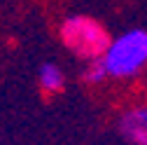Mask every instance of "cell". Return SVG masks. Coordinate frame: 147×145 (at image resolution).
<instances>
[{
	"instance_id": "cell-5",
	"label": "cell",
	"mask_w": 147,
	"mask_h": 145,
	"mask_svg": "<svg viewBox=\"0 0 147 145\" xmlns=\"http://www.w3.org/2000/svg\"><path fill=\"white\" fill-rule=\"evenodd\" d=\"M105 77H107V75H105V68H103L100 59H94L91 66L84 70V80H86L89 84H98V82H103Z\"/></svg>"
},
{
	"instance_id": "cell-4",
	"label": "cell",
	"mask_w": 147,
	"mask_h": 145,
	"mask_svg": "<svg viewBox=\"0 0 147 145\" xmlns=\"http://www.w3.org/2000/svg\"><path fill=\"white\" fill-rule=\"evenodd\" d=\"M38 80H40V87L45 91H49V94L61 91L63 84H65V75H63V70L56 63H45L40 68V72H38Z\"/></svg>"
},
{
	"instance_id": "cell-2",
	"label": "cell",
	"mask_w": 147,
	"mask_h": 145,
	"mask_svg": "<svg viewBox=\"0 0 147 145\" xmlns=\"http://www.w3.org/2000/svg\"><path fill=\"white\" fill-rule=\"evenodd\" d=\"M61 38L70 51L82 59H100L110 45V35L91 16H70L61 26Z\"/></svg>"
},
{
	"instance_id": "cell-3",
	"label": "cell",
	"mask_w": 147,
	"mask_h": 145,
	"mask_svg": "<svg viewBox=\"0 0 147 145\" xmlns=\"http://www.w3.org/2000/svg\"><path fill=\"white\" fill-rule=\"evenodd\" d=\"M121 133L133 145H147V112L145 108H133L121 117Z\"/></svg>"
},
{
	"instance_id": "cell-1",
	"label": "cell",
	"mask_w": 147,
	"mask_h": 145,
	"mask_svg": "<svg viewBox=\"0 0 147 145\" xmlns=\"http://www.w3.org/2000/svg\"><path fill=\"white\" fill-rule=\"evenodd\" d=\"M147 61V33L142 28L128 30L117 40H110L107 49L103 51L100 63L107 77H136Z\"/></svg>"
}]
</instances>
